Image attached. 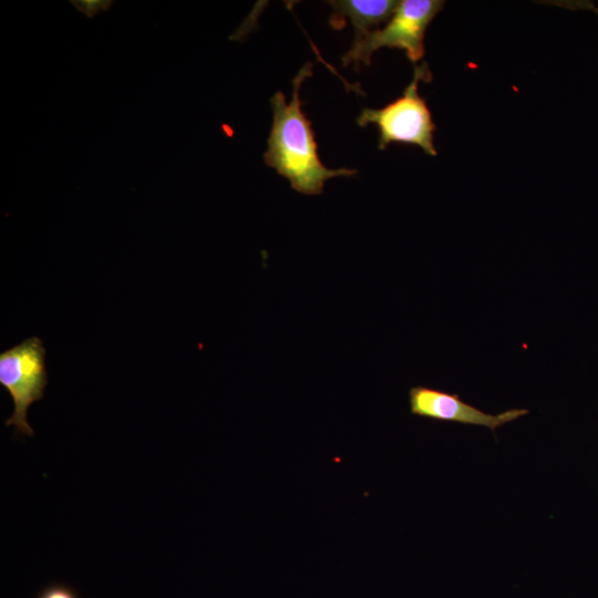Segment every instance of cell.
Wrapping results in <instances>:
<instances>
[{
  "label": "cell",
  "instance_id": "obj_1",
  "mask_svg": "<svg viewBox=\"0 0 598 598\" xmlns=\"http://www.w3.org/2000/svg\"><path fill=\"white\" fill-rule=\"evenodd\" d=\"M311 75L312 63L307 62L292 79V96L289 103L280 91L271 96L272 125L264 161L267 166L286 177L296 192L319 195L329 178L350 177L355 175L357 171L327 168L318 156L311 122L301 111L300 101L301 84Z\"/></svg>",
  "mask_w": 598,
  "mask_h": 598
},
{
  "label": "cell",
  "instance_id": "obj_7",
  "mask_svg": "<svg viewBox=\"0 0 598 598\" xmlns=\"http://www.w3.org/2000/svg\"><path fill=\"white\" fill-rule=\"evenodd\" d=\"M70 2L89 18L106 11L113 3L112 0H71Z\"/></svg>",
  "mask_w": 598,
  "mask_h": 598
},
{
  "label": "cell",
  "instance_id": "obj_8",
  "mask_svg": "<svg viewBox=\"0 0 598 598\" xmlns=\"http://www.w3.org/2000/svg\"><path fill=\"white\" fill-rule=\"evenodd\" d=\"M37 598H80L76 591L64 584H52L44 587Z\"/></svg>",
  "mask_w": 598,
  "mask_h": 598
},
{
  "label": "cell",
  "instance_id": "obj_2",
  "mask_svg": "<svg viewBox=\"0 0 598 598\" xmlns=\"http://www.w3.org/2000/svg\"><path fill=\"white\" fill-rule=\"evenodd\" d=\"M432 74L426 62L414 66L413 79L401 96L381 109H362L357 118L361 127L370 123L379 128V150H385L390 143L413 144L427 155L436 156L434 146L435 124L425 100L419 94V81L429 82Z\"/></svg>",
  "mask_w": 598,
  "mask_h": 598
},
{
  "label": "cell",
  "instance_id": "obj_6",
  "mask_svg": "<svg viewBox=\"0 0 598 598\" xmlns=\"http://www.w3.org/2000/svg\"><path fill=\"white\" fill-rule=\"evenodd\" d=\"M333 10L329 23L336 30L346 25L348 19L354 29V37L364 34L373 27L389 20L399 1L394 0H334L327 1Z\"/></svg>",
  "mask_w": 598,
  "mask_h": 598
},
{
  "label": "cell",
  "instance_id": "obj_5",
  "mask_svg": "<svg viewBox=\"0 0 598 598\" xmlns=\"http://www.w3.org/2000/svg\"><path fill=\"white\" fill-rule=\"evenodd\" d=\"M408 395L410 412L413 415L434 421L485 426L493 432L529 413L527 409H511L498 414H489L464 402L457 393L426 385L412 386Z\"/></svg>",
  "mask_w": 598,
  "mask_h": 598
},
{
  "label": "cell",
  "instance_id": "obj_3",
  "mask_svg": "<svg viewBox=\"0 0 598 598\" xmlns=\"http://www.w3.org/2000/svg\"><path fill=\"white\" fill-rule=\"evenodd\" d=\"M441 0H401L386 24L354 37L351 48L341 56L344 66L370 65L371 55L381 48H395L405 52L411 62L424 56L426 29L443 8Z\"/></svg>",
  "mask_w": 598,
  "mask_h": 598
},
{
  "label": "cell",
  "instance_id": "obj_4",
  "mask_svg": "<svg viewBox=\"0 0 598 598\" xmlns=\"http://www.w3.org/2000/svg\"><path fill=\"white\" fill-rule=\"evenodd\" d=\"M0 384L12 398L14 410L6 421L17 433L33 436L28 422L29 406L43 398L48 384L45 349L38 337H31L0 353Z\"/></svg>",
  "mask_w": 598,
  "mask_h": 598
}]
</instances>
